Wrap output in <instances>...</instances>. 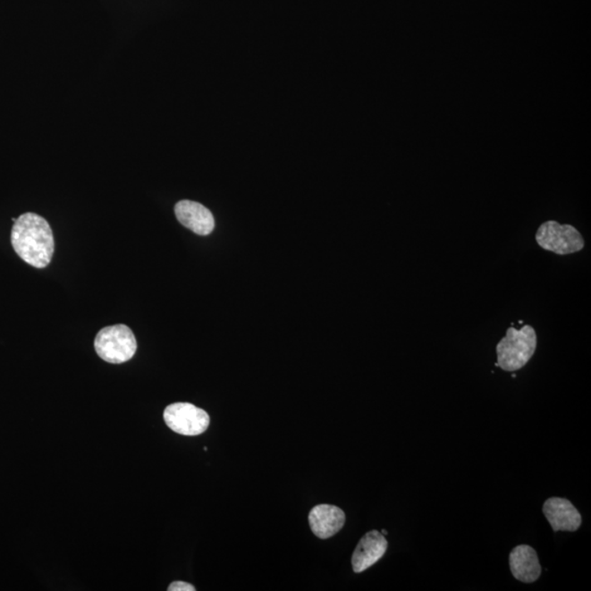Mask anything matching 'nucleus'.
Returning a JSON list of instances; mask_svg holds the SVG:
<instances>
[{"mask_svg": "<svg viewBox=\"0 0 591 591\" xmlns=\"http://www.w3.org/2000/svg\"><path fill=\"white\" fill-rule=\"evenodd\" d=\"M345 520V512L333 505H317L309 514L310 528L320 539H329L338 534Z\"/></svg>", "mask_w": 591, "mask_h": 591, "instance_id": "obj_9", "label": "nucleus"}, {"mask_svg": "<svg viewBox=\"0 0 591 591\" xmlns=\"http://www.w3.org/2000/svg\"><path fill=\"white\" fill-rule=\"evenodd\" d=\"M174 213L182 226L199 236H207L214 231L213 214L202 204L184 199L175 205Z\"/></svg>", "mask_w": 591, "mask_h": 591, "instance_id": "obj_7", "label": "nucleus"}, {"mask_svg": "<svg viewBox=\"0 0 591 591\" xmlns=\"http://www.w3.org/2000/svg\"><path fill=\"white\" fill-rule=\"evenodd\" d=\"M387 549L388 541L381 532L373 530L366 534L351 556V565L355 573H361L377 563Z\"/></svg>", "mask_w": 591, "mask_h": 591, "instance_id": "obj_6", "label": "nucleus"}, {"mask_svg": "<svg viewBox=\"0 0 591 591\" xmlns=\"http://www.w3.org/2000/svg\"><path fill=\"white\" fill-rule=\"evenodd\" d=\"M12 243L18 256L37 268L50 265L55 248L50 224L34 213L23 214L16 219L12 231Z\"/></svg>", "mask_w": 591, "mask_h": 591, "instance_id": "obj_1", "label": "nucleus"}, {"mask_svg": "<svg viewBox=\"0 0 591 591\" xmlns=\"http://www.w3.org/2000/svg\"><path fill=\"white\" fill-rule=\"evenodd\" d=\"M381 534H383L384 536V535H387L388 532H387V530H383V531H381Z\"/></svg>", "mask_w": 591, "mask_h": 591, "instance_id": "obj_12", "label": "nucleus"}, {"mask_svg": "<svg viewBox=\"0 0 591 591\" xmlns=\"http://www.w3.org/2000/svg\"><path fill=\"white\" fill-rule=\"evenodd\" d=\"M544 512L553 531H578L581 525V516L569 500L551 497L544 505Z\"/></svg>", "mask_w": 591, "mask_h": 591, "instance_id": "obj_8", "label": "nucleus"}, {"mask_svg": "<svg viewBox=\"0 0 591 591\" xmlns=\"http://www.w3.org/2000/svg\"><path fill=\"white\" fill-rule=\"evenodd\" d=\"M539 247L558 256L578 253L585 248V239L571 224L548 221L541 224L536 233Z\"/></svg>", "mask_w": 591, "mask_h": 591, "instance_id": "obj_4", "label": "nucleus"}, {"mask_svg": "<svg viewBox=\"0 0 591 591\" xmlns=\"http://www.w3.org/2000/svg\"><path fill=\"white\" fill-rule=\"evenodd\" d=\"M95 349L101 359L110 364H123L134 358L138 350L133 331L125 325L104 327L97 334Z\"/></svg>", "mask_w": 591, "mask_h": 591, "instance_id": "obj_3", "label": "nucleus"}, {"mask_svg": "<svg viewBox=\"0 0 591 591\" xmlns=\"http://www.w3.org/2000/svg\"><path fill=\"white\" fill-rule=\"evenodd\" d=\"M536 345L538 338L534 326L525 325L519 330L510 327L496 346V366L510 373L524 368L535 355Z\"/></svg>", "mask_w": 591, "mask_h": 591, "instance_id": "obj_2", "label": "nucleus"}, {"mask_svg": "<svg viewBox=\"0 0 591 591\" xmlns=\"http://www.w3.org/2000/svg\"><path fill=\"white\" fill-rule=\"evenodd\" d=\"M167 426L183 436H198L207 432L211 418L204 409L190 403H173L165 409Z\"/></svg>", "mask_w": 591, "mask_h": 591, "instance_id": "obj_5", "label": "nucleus"}, {"mask_svg": "<svg viewBox=\"0 0 591 591\" xmlns=\"http://www.w3.org/2000/svg\"><path fill=\"white\" fill-rule=\"evenodd\" d=\"M169 591H194V586L184 583V581H174L168 588Z\"/></svg>", "mask_w": 591, "mask_h": 591, "instance_id": "obj_11", "label": "nucleus"}, {"mask_svg": "<svg viewBox=\"0 0 591 591\" xmlns=\"http://www.w3.org/2000/svg\"><path fill=\"white\" fill-rule=\"evenodd\" d=\"M510 566L514 578L526 584L535 583L542 573L538 554L527 545H518L511 552Z\"/></svg>", "mask_w": 591, "mask_h": 591, "instance_id": "obj_10", "label": "nucleus"}]
</instances>
